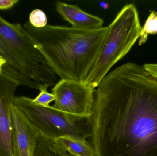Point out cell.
Here are the masks:
<instances>
[{
    "label": "cell",
    "mask_w": 157,
    "mask_h": 156,
    "mask_svg": "<svg viewBox=\"0 0 157 156\" xmlns=\"http://www.w3.org/2000/svg\"><path fill=\"white\" fill-rule=\"evenodd\" d=\"M92 146L96 156H157V78L128 62L95 90Z\"/></svg>",
    "instance_id": "1"
},
{
    "label": "cell",
    "mask_w": 157,
    "mask_h": 156,
    "mask_svg": "<svg viewBox=\"0 0 157 156\" xmlns=\"http://www.w3.org/2000/svg\"><path fill=\"white\" fill-rule=\"evenodd\" d=\"M23 27L56 75L79 82L96 62L109 30V26L96 30L48 24L39 28L29 22Z\"/></svg>",
    "instance_id": "2"
},
{
    "label": "cell",
    "mask_w": 157,
    "mask_h": 156,
    "mask_svg": "<svg viewBox=\"0 0 157 156\" xmlns=\"http://www.w3.org/2000/svg\"><path fill=\"white\" fill-rule=\"evenodd\" d=\"M0 56L6 60L2 72L19 86L40 91L55 84L56 74L23 25L10 23L1 16Z\"/></svg>",
    "instance_id": "3"
},
{
    "label": "cell",
    "mask_w": 157,
    "mask_h": 156,
    "mask_svg": "<svg viewBox=\"0 0 157 156\" xmlns=\"http://www.w3.org/2000/svg\"><path fill=\"white\" fill-rule=\"evenodd\" d=\"M109 26L97 60L83 82L93 89L98 88L109 71L130 51L139 38L142 27L135 5H124Z\"/></svg>",
    "instance_id": "4"
},
{
    "label": "cell",
    "mask_w": 157,
    "mask_h": 156,
    "mask_svg": "<svg viewBox=\"0 0 157 156\" xmlns=\"http://www.w3.org/2000/svg\"><path fill=\"white\" fill-rule=\"evenodd\" d=\"M14 105L20 110L38 130L41 136L56 140L69 137L86 141L93 133L92 114L81 116L71 114L55 109L35 103L25 96L15 97Z\"/></svg>",
    "instance_id": "5"
},
{
    "label": "cell",
    "mask_w": 157,
    "mask_h": 156,
    "mask_svg": "<svg viewBox=\"0 0 157 156\" xmlns=\"http://www.w3.org/2000/svg\"><path fill=\"white\" fill-rule=\"evenodd\" d=\"M55 96L52 107L62 111L81 116L92 114L95 89L83 82L61 79L52 89Z\"/></svg>",
    "instance_id": "6"
},
{
    "label": "cell",
    "mask_w": 157,
    "mask_h": 156,
    "mask_svg": "<svg viewBox=\"0 0 157 156\" xmlns=\"http://www.w3.org/2000/svg\"><path fill=\"white\" fill-rule=\"evenodd\" d=\"M19 84L0 71V156H19L11 109Z\"/></svg>",
    "instance_id": "7"
},
{
    "label": "cell",
    "mask_w": 157,
    "mask_h": 156,
    "mask_svg": "<svg viewBox=\"0 0 157 156\" xmlns=\"http://www.w3.org/2000/svg\"><path fill=\"white\" fill-rule=\"evenodd\" d=\"M11 111L18 155L19 156H33L40 133L13 103Z\"/></svg>",
    "instance_id": "8"
},
{
    "label": "cell",
    "mask_w": 157,
    "mask_h": 156,
    "mask_svg": "<svg viewBox=\"0 0 157 156\" xmlns=\"http://www.w3.org/2000/svg\"><path fill=\"white\" fill-rule=\"evenodd\" d=\"M56 9L72 27L85 30H96L103 27L102 18L84 12L77 5L58 2Z\"/></svg>",
    "instance_id": "9"
},
{
    "label": "cell",
    "mask_w": 157,
    "mask_h": 156,
    "mask_svg": "<svg viewBox=\"0 0 157 156\" xmlns=\"http://www.w3.org/2000/svg\"><path fill=\"white\" fill-rule=\"evenodd\" d=\"M56 141L70 154L74 156H96L93 146L87 141L62 137Z\"/></svg>",
    "instance_id": "10"
},
{
    "label": "cell",
    "mask_w": 157,
    "mask_h": 156,
    "mask_svg": "<svg viewBox=\"0 0 157 156\" xmlns=\"http://www.w3.org/2000/svg\"><path fill=\"white\" fill-rule=\"evenodd\" d=\"M33 156H74L65 150L55 140L41 135L39 137Z\"/></svg>",
    "instance_id": "11"
},
{
    "label": "cell",
    "mask_w": 157,
    "mask_h": 156,
    "mask_svg": "<svg viewBox=\"0 0 157 156\" xmlns=\"http://www.w3.org/2000/svg\"><path fill=\"white\" fill-rule=\"evenodd\" d=\"M157 34V11H152L142 27L139 35L138 42L139 45L144 44L147 39L149 34Z\"/></svg>",
    "instance_id": "12"
},
{
    "label": "cell",
    "mask_w": 157,
    "mask_h": 156,
    "mask_svg": "<svg viewBox=\"0 0 157 156\" xmlns=\"http://www.w3.org/2000/svg\"><path fill=\"white\" fill-rule=\"evenodd\" d=\"M29 22L34 27L42 28L48 25V18L43 11L40 9H35L29 14Z\"/></svg>",
    "instance_id": "13"
},
{
    "label": "cell",
    "mask_w": 157,
    "mask_h": 156,
    "mask_svg": "<svg viewBox=\"0 0 157 156\" xmlns=\"http://www.w3.org/2000/svg\"><path fill=\"white\" fill-rule=\"evenodd\" d=\"M55 96L52 93L47 91V89L41 90L40 93L35 99H33V101L36 104L42 106H49L50 103L55 100Z\"/></svg>",
    "instance_id": "14"
},
{
    "label": "cell",
    "mask_w": 157,
    "mask_h": 156,
    "mask_svg": "<svg viewBox=\"0 0 157 156\" xmlns=\"http://www.w3.org/2000/svg\"><path fill=\"white\" fill-rule=\"evenodd\" d=\"M18 2V0H0V10L10 9Z\"/></svg>",
    "instance_id": "15"
},
{
    "label": "cell",
    "mask_w": 157,
    "mask_h": 156,
    "mask_svg": "<svg viewBox=\"0 0 157 156\" xmlns=\"http://www.w3.org/2000/svg\"><path fill=\"white\" fill-rule=\"evenodd\" d=\"M144 67L151 76L157 78V64H147Z\"/></svg>",
    "instance_id": "16"
},
{
    "label": "cell",
    "mask_w": 157,
    "mask_h": 156,
    "mask_svg": "<svg viewBox=\"0 0 157 156\" xmlns=\"http://www.w3.org/2000/svg\"><path fill=\"white\" fill-rule=\"evenodd\" d=\"M6 60L0 56V71H2L3 66L5 64Z\"/></svg>",
    "instance_id": "17"
}]
</instances>
